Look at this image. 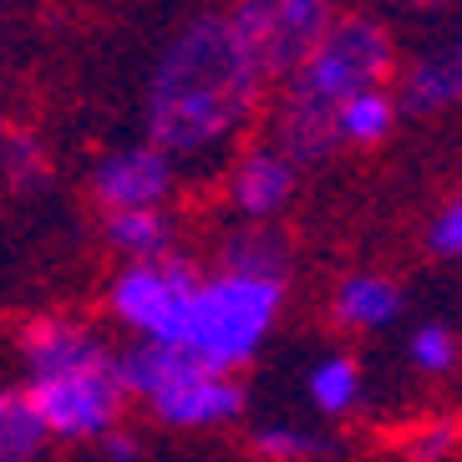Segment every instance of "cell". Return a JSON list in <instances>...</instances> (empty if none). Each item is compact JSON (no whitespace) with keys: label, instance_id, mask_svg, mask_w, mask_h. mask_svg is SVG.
Segmentation results:
<instances>
[{"label":"cell","instance_id":"obj_1","mask_svg":"<svg viewBox=\"0 0 462 462\" xmlns=\"http://www.w3.org/2000/svg\"><path fill=\"white\" fill-rule=\"evenodd\" d=\"M264 92L270 82L229 31L224 11L193 15L152 61L148 102H143L148 143L163 148L173 163L218 158L245 137Z\"/></svg>","mask_w":462,"mask_h":462},{"label":"cell","instance_id":"obj_2","mask_svg":"<svg viewBox=\"0 0 462 462\" xmlns=\"http://www.w3.org/2000/svg\"><path fill=\"white\" fill-rule=\"evenodd\" d=\"M396 71V36L376 15H340L280 82L270 107V143L295 168L336 158V107L356 92L386 87Z\"/></svg>","mask_w":462,"mask_h":462},{"label":"cell","instance_id":"obj_8","mask_svg":"<svg viewBox=\"0 0 462 462\" xmlns=\"http://www.w3.org/2000/svg\"><path fill=\"white\" fill-rule=\"evenodd\" d=\"M178 189V163L152 143L112 148L92 163V199L102 214L117 208H163Z\"/></svg>","mask_w":462,"mask_h":462},{"label":"cell","instance_id":"obj_11","mask_svg":"<svg viewBox=\"0 0 462 462\" xmlns=\"http://www.w3.org/2000/svg\"><path fill=\"white\" fill-rule=\"evenodd\" d=\"M402 305H407V295H402L396 280H386V274H346L336 285L330 315H336L340 330H381L402 315Z\"/></svg>","mask_w":462,"mask_h":462},{"label":"cell","instance_id":"obj_7","mask_svg":"<svg viewBox=\"0 0 462 462\" xmlns=\"http://www.w3.org/2000/svg\"><path fill=\"white\" fill-rule=\"evenodd\" d=\"M193 285H199V270H193L178 249L163 259H133V264H123L117 280L107 285V310L117 315L133 336L158 340V346H178Z\"/></svg>","mask_w":462,"mask_h":462},{"label":"cell","instance_id":"obj_3","mask_svg":"<svg viewBox=\"0 0 462 462\" xmlns=\"http://www.w3.org/2000/svg\"><path fill=\"white\" fill-rule=\"evenodd\" d=\"M280 305H285V280H254L229 270L199 274L178 351L199 356L214 371H239L254 361V351L274 330Z\"/></svg>","mask_w":462,"mask_h":462},{"label":"cell","instance_id":"obj_13","mask_svg":"<svg viewBox=\"0 0 462 462\" xmlns=\"http://www.w3.org/2000/svg\"><path fill=\"white\" fill-rule=\"evenodd\" d=\"M107 245L133 264V259H163L178 249V218L163 208H117L107 214Z\"/></svg>","mask_w":462,"mask_h":462},{"label":"cell","instance_id":"obj_9","mask_svg":"<svg viewBox=\"0 0 462 462\" xmlns=\"http://www.w3.org/2000/svg\"><path fill=\"white\" fill-rule=\"evenodd\" d=\"M295 189H300V168L274 143L245 148L229 163V173H224V193H229L234 214L245 218V224H270V218H280L290 208V199H295Z\"/></svg>","mask_w":462,"mask_h":462},{"label":"cell","instance_id":"obj_16","mask_svg":"<svg viewBox=\"0 0 462 462\" xmlns=\"http://www.w3.org/2000/svg\"><path fill=\"white\" fill-rule=\"evenodd\" d=\"M46 432L21 392H0V462H31L42 452Z\"/></svg>","mask_w":462,"mask_h":462},{"label":"cell","instance_id":"obj_17","mask_svg":"<svg viewBox=\"0 0 462 462\" xmlns=\"http://www.w3.org/2000/svg\"><path fill=\"white\" fill-rule=\"evenodd\" d=\"M249 448L264 462H315L330 452V437L305 432V427H290V421H274V427H259L249 437Z\"/></svg>","mask_w":462,"mask_h":462},{"label":"cell","instance_id":"obj_24","mask_svg":"<svg viewBox=\"0 0 462 462\" xmlns=\"http://www.w3.org/2000/svg\"><path fill=\"white\" fill-rule=\"evenodd\" d=\"M0 133H5V127H0Z\"/></svg>","mask_w":462,"mask_h":462},{"label":"cell","instance_id":"obj_10","mask_svg":"<svg viewBox=\"0 0 462 462\" xmlns=\"http://www.w3.org/2000/svg\"><path fill=\"white\" fill-rule=\"evenodd\" d=\"M396 107L411 112V117H437L448 112L452 102L462 97V56H457V42H448L442 51H421L417 61L402 67V82H396Z\"/></svg>","mask_w":462,"mask_h":462},{"label":"cell","instance_id":"obj_15","mask_svg":"<svg viewBox=\"0 0 462 462\" xmlns=\"http://www.w3.org/2000/svg\"><path fill=\"white\" fill-rule=\"evenodd\" d=\"M310 402L326 417H346L361 402V366H356V356H326L310 371Z\"/></svg>","mask_w":462,"mask_h":462},{"label":"cell","instance_id":"obj_4","mask_svg":"<svg viewBox=\"0 0 462 462\" xmlns=\"http://www.w3.org/2000/svg\"><path fill=\"white\" fill-rule=\"evenodd\" d=\"M117 366L127 396H137L163 427H224L245 417V386L234 371H214L178 346L137 340L117 356Z\"/></svg>","mask_w":462,"mask_h":462},{"label":"cell","instance_id":"obj_14","mask_svg":"<svg viewBox=\"0 0 462 462\" xmlns=\"http://www.w3.org/2000/svg\"><path fill=\"white\" fill-rule=\"evenodd\" d=\"M402 123V107L386 87H371V92H356L336 107V143L340 148H381L386 137Z\"/></svg>","mask_w":462,"mask_h":462},{"label":"cell","instance_id":"obj_21","mask_svg":"<svg viewBox=\"0 0 462 462\" xmlns=\"http://www.w3.org/2000/svg\"><path fill=\"white\" fill-rule=\"evenodd\" d=\"M452 448H457V421L442 417V421H432V427H427V432L411 442L407 457H411V462H442Z\"/></svg>","mask_w":462,"mask_h":462},{"label":"cell","instance_id":"obj_18","mask_svg":"<svg viewBox=\"0 0 462 462\" xmlns=\"http://www.w3.org/2000/svg\"><path fill=\"white\" fill-rule=\"evenodd\" d=\"M407 361L421 371V376H448L452 366H457V336H452V326H442V320H427V326L411 330L407 340Z\"/></svg>","mask_w":462,"mask_h":462},{"label":"cell","instance_id":"obj_22","mask_svg":"<svg viewBox=\"0 0 462 462\" xmlns=\"http://www.w3.org/2000/svg\"><path fill=\"white\" fill-rule=\"evenodd\" d=\"M97 442H102V457H107V462H137V437H127L123 427L102 432Z\"/></svg>","mask_w":462,"mask_h":462},{"label":"cell","instance_id":"obj_19","mask_svg":"<svg viewBox=\"0 0 462 462\" xmlns=\"http://www.w3.org/2000/svg\"><path fill=\"white\" fill-rule=\"evenodd\" d=\"M0 168H5V178H15V183H46V158H42V143L31 133H0Z\"/></svg>","mask_w":462,"mask_h":462},{"label":"cell","instance_id":"obj_23","mask_svg":"<svg viewBox=\"0 0 462 462\" xmlns=\"http://www.w3.org/2000/svg\"><path fill=\"white\" fill-rule=\"evenodd\" d=\"M392 5H437V0H392Z\"/></svg>","mask_w":462,"mask_h":462},{"label":"cell","instance_id":"obj_6","mask_svg":"<svg viewBox=\"0 0 462 462\" xmlns=\"http://www.w3.org/2000/svg\"><path fill=\"white\" fill-rule=\"evenodd\" d=\"M336 11H340L336 0H234L224 21L249 51V61L259 67V77L274 87L285 82L305 61V51L326 36Z\"/></svg>","mask_w":462,"mask_h":462},{"label":"cell","instance_id":"obj_5","mask_svg":"<svg viewBox=\"0 0 462 462\" xmlns=\"http://www.w3.org/2000/svg\"><path fill=\"white\" fill-rule=\"evenodd\" d=\"M21 396L31 402L42 432L61 437V442H97L102 432H112L123 421L127 407L123 366H117V351L107 340H92L87 351L67 356L56 366L31 371Z\"/></svg>","mask_w":462,"mask_h":462},{"label":"cell","instance_id":"obj_12","mask_svg":"<svg viewBox=\"0 0 462 462\" xmlns=\"http://www.w3.org/2000/svg\"><path fill=\"white\" fill-rule=\"evenodd\" d=\"M218 270L254 274V280H285L290 274V245L274 224H239L218 239Z\"/></svg>","mask_w":462,"mask_h":462},{"label":"cell","instance_id":"obj_20","mask_svg":"<svg viewBox=\"0 0 462 462\" xmlns=\"http://www.w3.org/2000/svg\"><path fill=\"white\" fill-rule=\"evenodd\" d=\"M427 249H432L437 259H457L462 254V204L457 199H448V204L427 218Z\"/></svg>","mask_w":462,"mask_h":462}]
</instances>
